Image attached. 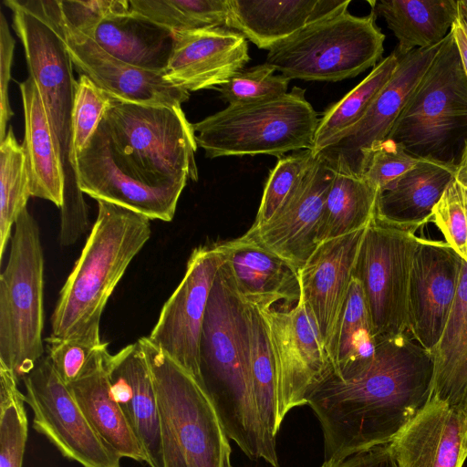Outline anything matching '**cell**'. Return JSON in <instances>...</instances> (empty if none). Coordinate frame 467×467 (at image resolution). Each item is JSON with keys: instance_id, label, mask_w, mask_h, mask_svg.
Returning <instances> with one entry per match:
<instances>
[{"instance_id": "8992f818", "label": "cell", "mask_w": 467, "mask_h": 467, "mask_svg": "<svg viewBox=\"0 0 467 467\" xmlns=\"http://www.w3.org/2000/svg\"><path fill=\"white\" fill-rule=\"evenodd\" d=\"M305 91L294 87L273 99L229 105L192 123L197 146L209 159L311 150L319 118Z\"/></svg>"}, {"instance_id": "836d02e7", "label": "cell", "mask_w": 467, "mask_h": 467, "mask_svg": "<svg viewBox=\"0 0 467 467\" xmlns=\"http://www.w3.org/2000/svg\"><path fill=\"white\" fill-rule=\"evenodd\" d=\"M399 63L393 51L339 101L331 105L319 118L311 149L317 156L337 142L365 115L369 106L392 77Z\"/></svg>"}, {"instance_id": "60d3db41", "label": "cell", "mask_w": 467, "mask_h": 467, "mask_svg": "<svg viewBox=\"0 0 467 467\" xmlns=\"http://www.w3.org/2000/svg\"><path fill=\"white\" fill-rule=\"evenodd\" d=\"M267 63L244 68L215 89L230 106L244 105L286 94L290 79Z\"/></svg>"}, {"instance_id": "681fc988", "label": "cell", "mask_w": 467, "mask_h": 467, "mask_svg": "<svg viewBox=\"0 0 467 467\" xmlns=\"http://www.w3.org/2000/svg\"><path fill=\"white\" fill-rule=\"evenodd\" d=\"M455 179L467 187V143L457 165Z\"/></svg>"}, {"instance_id": "e0dca14e", "label": "cell", "mask_w": 467, "mask_h": 467, "mask_svg": "<svg viewBox=\"0 0 467 467\" xmlns=\"http://www.w3.org/2000/svg\"><path fill=\"white\" fill-rule=\"evenodd\" d=\"M52 5L73 66L109 95L122 101L171 108H182L189 99L190 92L168 80L163 72L129 65L69 27L61 17L57 0Z\"/></svg>"}, {"instance_id": "b9f144b4", "label": "cell", "mask_w": 467, "mask_h": 467, "mask_svg": "<svg viewBox=\"0 0 467 467\" xmlns=\"http://www.w3.org/2000/svg\"><path fill=\"white\" fill-rule=\"evenodd\" d=\"M444 242L467 263V187L454 179L432 210Z\"/></svg>"}, {"instance_id": "4dcf8cb0", "label": "cell", "mask_w": 467, "mask_h": 467, "mask_svg": "<svg viewBox=\"0 0 467 467\" xmlns=\"http://www.w3.org/2000/svg\"><path fill=\"white\" fill-rule=\"evenodd\" d=\"M370 4L398 39L395 52L400 56L441 42L458 16L455 0H380Z\"/></svg>"}, {"instance_id": "484cf974", "label": "cell", "mask_w": 467, "mask_h": 467, "mask_svg": "<svg viewBox=\"0 0 467 467\" xmlns=\"http://www.w3.org/2000/svg\"><path fill=\"white\" fill-rule=\"evenodd\" d=\"M346 0H228L226 27L236 30L258 48L275 44L339 8Z\"/></svg>"}, {"instance_id": "9c48e42d", "label": "cell", "mask_w": 467, "mask_h": 467, "mask_svg": "<svg viewBox=\"0 0 467 467\" xmlns=\"http://www.w3.org/2000/svg\"><path fill=\"white\" fill-rule=\"evenodd\" d=\"M100 125L115 148L140 171L165 179L198 180L195 132L182 108L113 97Z\"/></svg>"}, {"instance_id": "4316f807", "label": "cell", "mask_w": 467, "mask_h": 467, "mask_svg": "<svg viewBox=\"0 0 467 467\" xmlns=\"http://www.w3.org/2000/svg\"><path fill=\"white\" fill-rule=\"evenodd\" d=\"M24 116L26 156L31 196L45 199L61 208L64 201L65 169L43 100L29 76L19 84Z\"/></svg>"}, {"instance_id": "f907efd6", "label": "cell", "mask_w": 467, "mask_h": 467, "mask_svg": "<svg viewBox=\"0 0 467 467\" xmlns=\"http://www.w3.org/2000/svg\"><path fill=\"white\" fill-rule=\"evenodd\" d=\"M457 20L460 23L467 37V6L463 4L462 0H458Z\"/></svg>"}, {"instance_id": "c3c4849f", "label": "cell", "mask_w": 467, "mask_h": 467, "mask_svg": "<svg viewBox=\"0 0 467 467\" xmlns=\"http://www.w3.org/2000/svg\"><path fill=\"white\" fill-rule=\"evenodd\" d=\"M451 32L460 55L462 68L467 77V37L457 19L453 23Z\"/></svg>"}, {"instance_id": "9a60e30c", "label": "cell", "mask_w": 467, "mask_h": 467, "mask_svg": "<svg viewBox=\"0 0 467 467\" xmlns=\"http://www.w3.org/2000/svg\"><path fill=\"white\" fill-rule=\"evenodd\" d=\"M221 243L194 248L181 283L163 305L149 339L201 380V337L208 300L225 263Z\"/></svg>"}, {"instance_id": "f546056e", "label": "cell", "mask_w": 467, "mask_h": 467, "mask_svg": "<svg viewBox=\"0 0 467 467\" xmlns=\"http://www.w3.org/2000/svg\"><path fill=\"white\" fill-rule=\"evenodd\" d=\"M431 354L434 360L431 397L467 412L466 262H463L456 296L443 335Z\"/></svg>"}, {"instance_id": "ee69618b", "label": "cell", "mask_w": 467, "mask_h": 467, "mask_svg": "<svg viewBox=\"0 0 467 467\" xmlns=\"http://www.w3.org/2000/svg\"><path fill=\"white\" fill-rule=\"evenodd\" d=\"M57 3L63 21L89 37L106 18L130 11V1L127 0H57Z\"/></svg>"}, {"instance_id": "d4e9b609", "label": "cell", "mask_w": 467, "mask_h": 467, "mask_svg": "<svg viewBox=\"0 0 467 467\" xmlns=\"http://www.w3.org/2000/svg\"><path fill=\"white\" fill-rule=\"evenodd\" d=\"M107 345L103 343L82 375L67 386L96 432L120 458L147 462L140 441L112 395Z\"/></svg>"}, {"instance_id": "7a4b0ae2", "label": "cell", "mask_w": 467, "mask_h": 467, "mask_svg": "<svg viewBox=\"0 0 467 467\" xmlns=\"http://www.w3.org/2000/svg\"><path fill=\"white\" fill-rule=\"evenodd\" d=\"M200 384L228 438L251 460L280 467L255 404L250 372L244 302L222 268L214 280L201 337Z\"/></svg>"}, {"instance_id": "8d00e7d4", "label": "cell", "mask_w": 467, "mask_h": 467, "mask_svg": "<svg viewBox=\"0 0 467 467\" xmlns=\"http://www.w3.org/2000/svg\"><path fill=\"white\" fill-rule=\"evenodd\" d=\"M0 260L11 231L31 197L23 146L10 127L0 142Z\"/></svg>"}, {"instance_id": "30bf717a", "label": "cell", "mask_w": 467, "mask_h": 467, "mask_svg": "<svg viewBox=\"0 0 467 467\" xmlns=\"http://www.w3.org/2000/svg\"><path fill=\"white\" fill-rule=\"evenodd\" d=\"M374 216L366 226L354 277L362 285L377 343L409 331L408 288L419 237Z\"/></svg>"}, {"instance_id": "8fae6325", "label": "cell", "mask_w": 467, "mask_h": 467, "mask_svg": "<svg viewBox=\"0 0 467 467\" xmlns=\"http://www.w3.org/2000/svg\"><path fill=\"white\" fill-rule=\"evenodd\" d=\"M25 50L29 76L40 93L65 163L71 136V111L78 81L52 1L5 0Z\"/></svg>"}, {"instance_id": "2e32d148", "label": "cell", "mask_w": 467, "mask_h": 467, "mask_svg": "<svg viewBox=\"0 0 467 467\" xmlns=\"http://www.w3.org/2000/svg\"><path fill=\"white\" fill-rule=\"evenodd\" d=\"M463 262L444 241L419 237L408 288L409 331L431 352L443 335Z\"/></svg>"}, {"instance_id": "74e56055", "label": "cell", "mask_w": 467, "mask_h": 467, "mask_svg": "<svg viewBox=\"0 0 467 467\" xmlns=\"http://www.w3.org/2000/svg\"><path fill=\"white\" fill-rule=\"evenodd\" d=\"M13 372L0 363V467H22L28 423L25 394Z\"/></svg>"}, {"instance_id": "4fadbf2b", "label": "cell", "mask_w": 467, "mask_h": 467, "mask_svg": "<svg viewBox=\"0 0 467 467\" xmlns=\"http://www.w3.org/2000/svg\"><path fill=\"white\" fill-rule=\"evenodd\" d=\"M260 310L275 361L282 424L292 409L307 404L308 394L333 374V368L315 317L301 295L294 306Z\"/></svg>"}, {"instance_id": "d6986e66", "label": "cell", "mask_w": 467, "mask_h": 467, "mask_svg": "<svg viewBox=\"0 0 467 467\" xmlns=\"http://www.w3.org/2000/svg\"><path fill=\"white\" fill-rule=\"evenodd\" d=\"M441 42L414 49L404 56L399 55L396 70L363 118L337 142L318 154L333 167L359 176L363 153L373 144L388 137L407 100L432 62Z\"/></svg>"}, {"instance_id": "ac0fdd59", "label": "cell", "mask_w": 467, "mask_h": 467, "mask_svg": "<svg viewBox=\"0 0 467 467\" xmlns=\"http://www.w3.org/2000/svg\"><path fill=\"white\" fill-rule=\"evenodd\" d=\"M365 230L318 244L298 271L300 295L315 317L332 368L338 327Z\"/></svg>"}, {"instance_id": "f1b7e54d", "label": "cell", "mask_w": 467, "mask_h": 467, "mask_svg": "<svg viewBox=\"0 0 467 467\" xmlns=\"http://www.w3.org/2000/svg\"><path fill=\"white\" fill-rule=\"evenodd\" d=\"M91 38L107 53L129 65L163 73L173 47L171 31L130 9L103 20Z\"/></svg>"}, {"instance_id": "d590c367", "label": "cell", "mask_w": 467, "mask_h": 467, "mask_svg": "<svg viewBox=\"0 0 467 467\" xmlns=\"http://www.w3.org/2000/svg\"><path fill=\"white\" fill-rule=\"evenodd\" d=\"M131 12L171 31L225 26L228 0H130Z\"/></svg>"}, {"instance_id": "cb8c5ba5", "label": "cell", "mask_w": 467, "mask_h": 467, "mask_svg": "<svg viewBox=\"0 0 467 467\" xmlns=\"http://www.w3.org/2000/svg\"><path fill=\"white\" fill-rule=\"evenodd\" d=\"M225 263L223 265L232 286L246 303L260 308L296 303L300 296L298 272L245 234L222 242Z\"/></svg>"}, {"instance_id": "6da1fadb", "label": "cell", "mask_w": 467, "mask_h": 467, "mask_svg": "<svg viewBox=\"0 0 467 467\" xmlns=\"http://www.w3.org/2000/svg\"><path fill=\"white\" fill-rule=\"evenodd\" d=\"M434 360L410 331L377 343L356 376L333 375L315 387L306 402L317 418L325 461L391 442L427 404Z\"/></svg>"}, {"instance_id": "d6a6232c", "label": "cell", "mask_w": 467, "mask_h": 467, "mask_svg": "<svg viewBox=\"0 0 467 467\" xmlns=\"http://www.w3.org/2000/svg\"><path fill=\"white\" fill-rule=\"evenodd\" d=\"M244 314L254 397L263 428L269 441L276 446V434L281 424L278 420L276 368L268 329L257 306L244 302Z\"/></svg>"}, {"instance_id": "ab89813d", "label": "cell", "mask_w": 467, "mask_h": 467, "mask_svg": "<svg viewBox=\"0 0 467 467\" xmlns=\"http://www.w3.org/2000/svg\"><path fill=\"white\" fill-rule=\"evenodd\" d=\"M112 98L89 78L80 75L71 111V136L67 163L85 149L110 106Z\"/></svg>"}, {"instance_id": "83f0119b", "label": "cell", "mask_w": 467, "mask_h": 467, "mask_svg": "<svg viewBox=\"0 0 467 467\" xmlns=\"http://www.w3.org/2000/svg\"><path fill=\"white\" fill-rule=\"evenodd\" d=\"M457 166L425 160L379 192L376 214L391 223L419 228L455 179Z\"/></svg>"}, {"instance_id": "277c9868", "label": "cell", "mask_w": 467, "mask_h": 467, "mask_svg": "<svg viewBox=\"0 0 467 467\" xmlns=\"http://www.w3.org/2000/svg\"><path fill=\"white\" fill-rule=\"evenodd\" d=\"M137 341L157 394L165 467H232L229 438L200 382L148 337Z\"/></svg>"}, {"instance_id": "7c38bea8", "label": "cell", "mask_w": 467, "mask_h": 467, "mask_svg": "<svg viewBox=\"0 0 467 467\" xmlns=\"http://www.w3.org/2000/svg\"><path fill=\"white\" fill-rule=\"evenodd\" d=\"M68 164L83 193L150 220L171 221L187 183L138 169L115 148L100 123L85 149Z\"/></svg>"}, {"instance_id": "bcb514c9", "label": "cell", "mask_w": 467, "mask_h": 467, "mask_svg": "<svg viewBox=\"0 0 467 467\" xmlns=\"http://www.w3.org/2000/svg\"><path fill=\"white\" fill-rule=\"evenodd\" d=\"M15 39L3 13L0 14V142L6 135L7 122L13 117L8 99V85L14 57Z\"/></svg>"}, {"instance_id": "603a6c76", "label": "cell", "mask_w": 467, "mask_h": 467, "mask_svg": "<svg viewBox=\"0 0 467 467\" xmlns=\"http://www.w3.org/2000/svg\"><path fill=\"white\" fill-rule=\"evenodd\" d=\"M111 392L140 441L150 467H165L157 394L138 341L109 357Z\"/></svg>"}, {"instance_id": "816d5d0a", "label": "cell", "mask_w": 467, "mask_h": 467, "mask_svg": "<svg viewBox=\"0 0 467 467\" xmlns=\"http://www.w3.org/2000/svg\"><path fill=\"white\" fill-rule=\"evenodd\" d=\"M462 2L467 6V0H462Z\"/></svg>"}, {"instance_id": "f6af8a7d", "label": "cell", "mask_w": 467, "mask_h": 467, "mask_svg": "<svg viewBox=\"0 0 467 467\" xmlns=\"http://www.w3.org/2000/svg\"><path fill=\"white\" fill-rule=\"evenodd\" d=\"M47 351L54 370L67 385L84 372L96 351L103 345L82 339L46 338Z\"/></svg>"}, {"instance_id": "ffe728a7", "label": "cell", "mask_w": 467, "mask_h": 467, "mask_svg": "<svg viewBox=\"0 0 467 467\" xmlns=\"http://www.w3.org/2000/svg\"><path fill=\"white\" fill-rule=\"evenodd\" d=\"M334 175L335 168L317 155L301 184L275 215L245 234L298 272L317 246L319 221Z\"/></svg>"}, {"instance_id": "5b68a950", "label": "cell", "mask_w": 467, "mask_h": 467, "mask_svg": "<svg viewBox=\"0 0 467 467\" xmlns=\"http://www.w3.org/2000/svg\"><path fill=\"white\" fill-rule=\"evenodd\" d=\"M386 139L457 166L467 143V77L450 31Z\"/></svg>"}, {"instance_id": "7bdbcfd3", "label": "cell", "mask_w": 467, "mask_h": 467, "mask_svg": "<svg viewBox=\"0 0 467 467\" xmlns=\"http://www.w3.org/2000/svg\"><path fill=\"white\" fill-rule=\"evenodd\" d=\"M422 160L409 153L396 141L385 139L363 153L359 176L379 192Z\"/></svg>"}, {"instance_id": "3957f363", "label": "cell", "mask_w": 467, "mask_h": 467, "mask_svg": "<svg viewBox=\"0 0 467 467\" xmlns=\"http://www.w3.org/2000/svg\"><path fill=\"white\" fill-rule=\"evenodd\" d=\"M97 202V219L51 316L49 337L55 339L103 343L99 325L108 300L151 234L149 218Z\"/></svg>"}, {"instance_id": "44dd1931", "label": "cell", "mask_w": 467, "mask_h": 467, "mask_svg": "<svg viewBox=\"0 0 467 467\" xmlns=\"http://www.w3.org/2000/svg\"><path fill=\"white\" fill-rule=\"evenodd\" d=\"M247 39L225 26L173 33L165 78L191 92L216 88L249 62Z\"/></svg>"}, {"instance_id": "7402d4cb", "label": "cell", "mask_w": 467, "mask_h": 467, "mask_svg": "<svg viewBox=\"0 0 467 467\" xmlns=\"http://www.w3.org/2000/svg\"><path fill=\"white\" fill-rule=\"evenodd\" d=\"M389 443L399 467H462L467 412L431 397Z\"/></svg>"}, {"instance_id": "ba28073f", "label": "cell", "mask_w": 467, "mask_h": 467, "mask_svg": "<svg viewBox=\"0 0 467 467\" xmlns=\"http://www.w3.org/2000/svg\"><path fill=\"white\" fill-rule=\"evenodd\" d=\"M14 227L0 275V363L19 382L45 351L44 251L38 223L27 208Z\"/></svg>"}, {"instance_id": "5bb4252c", "label": "cell", "mask_w": 467, "mask_h": 467, "mask_svg": "<svg viewBox=\"0 0 467 467\" xmlns=\"http://www.w3.org/2000/svg\"><path fill=\"white\" fill-rule=\"evenodd\" d=\"M33 428L67 459L82 467H119L120 457L96 432L68 386L42 358L24 377Z\"/></svg>"}, {"instance_id": "52a82bcc", "label": "cell", "mask_w": 467, "mask_h": 467, "mask_svg": "<svg viewBox=\"0 0 467 467\" xmlns=\"http://www.w3.org/2000/svg\"><path fill=\"white\" fill-rule=\"evenodd\" d=\"M350 0L327 16L272 47L265 63L289 79L336 82L376 67L384 52L385 35L373 6L357 16Z\"/></svg>"}, {"instance_id": "e575fe53", "label": "cell", "mask_w": 467, "mask_h": 467, "mask_svg": "<svg viewBox=\"0 0 467 467\" xmlns=\"http://www.w3.org/2000/svg\"><path fill=\"white\" fill-rule=\"evenodd\" d=\"M376 346L364 291L353 277L338 327L332 375L340 380L353 378L372 358Z\"/></svg>"}, {"instance_id": "7dc6e473", "label": "cell", "mask_w": 467, "mask_h": 467, "mask_svg": "<svg viewBox=\"0 0 467 467\" xmlns=\"http://www.w3.org/2000/svg\"><path fill=\"white\" fill-rule=\"evenodd\" d=\"M321 467H399L390 443L358 451L344 457L324 461Z\"/></svg>"}, {"instance_id": "f35d334b", "label": "cell", "mask_w": 467, "mask_h": 467, "mask_svg": "<svg viewBox=\"0 0 467 467\" xmlns=\"http://www.w3.org/2000/svg\"><path fill=\"white\" fill-rule=\"evenodd\" d=\"M316 159L311 150H297L278 158L265 182L251 229L263 226L275 215L301 184Z\"/></svg>"}, {"instance_id": "1f68e13d", "label": "cell", "mask_w": 467, "mask_h": 467, "mask_svg": "<svg viewBox=\"0 0 467 467\" xmlns=\"http://www.w3.org/2000/svg\"><path fill=\"white\" fill-rule=\"evenodd\" d=\"M378 196L379 191L361 176L335 168L319 221L317 244L366 227L375 214Z\"/></svg>"}]
</instances>
